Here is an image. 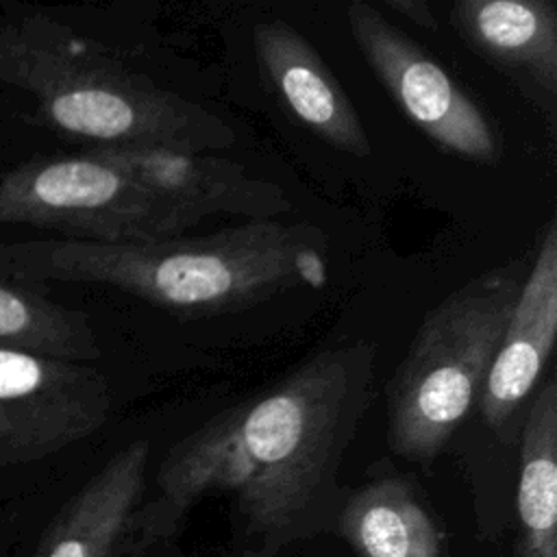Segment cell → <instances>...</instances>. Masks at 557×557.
Returning <instances> with one entry per match:
<instances>
[{
  "mask_svg": "<svg viewBox=\"0 0 557 557\" xmlns=\"http://www.w3.org/2000/svg\"><path fill=\"white\" fill-rule=\"evenodd\" d=\"M0 81L30 94L52 128L98 146L213 152L235 141L231 124L211 109L41 13L0 24Z\"/></svg>",
  "mask_w": 557,
  "mask_h": 557,
  "instance_id": "obj_3",
  "label": "cell"
},
{
  "mask_svg": "<svg viewBox=\"0 0 557 557\" xmlns=\"http://www.w3.org/2000/svg\"><path fill=\"white\" fill-rule=\"evenodd\" d=\"M339 531L359 557H444L446 533L400 474H381L339 509Z\"/></svg>",
  "mask_w": 557,
  "mask_h": 557,
  "instance_id": "obj_13",
  "label": "cell"
},
{
  "mask_svg": "<svg viewBox=\"0 0 557 557\" xmlns=\"http://www.w3.org/2000/svg\"><path fill=\"white\" fill-rule=\"evenodd\" d=\"M150 444L120 448L46 524L28 557H124L146 498Z\"/></svg>",
  "mask_w": 557,
  "mask_h": 557,
  "instance_id": "obj_11",
  "label": "cell"
},
{
  "mask_svg": "<svg viewBox=\"0 0 557 557\" xmlns=\"http://www.w3.org/2000/svg\"><path fill=\"white\" fill-rule=\"evenodd\" d=\"M385 7L422 30H437V17L426 0H385Z\"/></svg>",
  "mask_w": 557,
  "mask_h": 557,
  "instance_id": "obj_16",
  "label": "cell"
},
{
  "mask_svg": "<svg viewBox=\"0 0 557 557\" xmlns=\"http://www.w3.org/2000/svg\"><path fill=\"white\" fill-rule=\"evenodd\" d=\"M516 557H557V383L550 379L524 409L518 470Z\"/></svg>",
  "mask_w": 557,
  "mask_h": 557,
  "instance_id": "obj_14",
  "label": "cell"
},
{
  "mask_svg": "<svg viewBox=\"0 0 557 557\" xmlns=\"http://www.w3.org/2000/svg\"><path fill=\"white\" fill-rule=\"evenodd\" d=\"M376 346L344 339L305 359L252 403L228 407L165 453L128 555L172 537L205 496L231 494L246 557L313 533L337 503V474L374 394Z\"/></svg>",
  "mask_w": 557,
  "mask_h": 557,
  "instance_id": "obj_1",
  "label": "cell"
},
{
  "mask_svg": "<svg viewBox=\"0 0 557 557\" xmlns=\"http://www.w3.org/2000/svg\"><path fill=\"white\" fill-rule=\"evenodd\" d=\"M522 281L520 261L496 265L424 315L385 387L387 442L396 455L433 461L468 418Z\"/></svg>",
  "mask_w": 557,
  "mask_h": 557,
  "instance_id": "obj_4",
  "label": "cell"
},
{
  "mask_svg": "<svg viewBox=\"0 0 557 557\" xmlns=\"http://www.w3.org/2000/svg\"><path fill=\"white\" fill-rule=\"evenodd\" d=\"M346 22L379 83L433 144L483 165L500 159V141L487 113L374 4L350 2Z\"/></svg>",
  "mask_w": 557,
  "mask_h": 557,
  "instance_id": "obj_7",
  "label": "cell"
},
{
  "mask_svg": "<svg viewBox=\"0 0 557 557\" xmlns=\"http://www.w3.org/2000/svg\"><path fill=\"white\" fill-rule=\"evenodd\" d=\"M200 220L91 154L39 157L0 176V226L57 231L63 239L181 237Z\"/></svg>",
  "mask_w": 557,
  "mask_h": 557,
  "instance_id": "obj_5",
  "label": "cell"
},
{
  "mask_svg": "<svg viewBox=\"0 0 557 557\" xmlns=\"http://www.w3.org/2000/svg\"><path fill=\"white\" fill-rule=\"evenodd\" d=\"M13 546H15V540L11 537V529L7 531L4 527H0V557H9Z\"/></svg>",
  "mask_w": 557,
  "mask_h": 557,
  "instance_id": "obj_17",
  "label": "cell"
},
{
  "mask_svg": "<svg viewBox=\"0 0 557 557\" xmlns=\"http://www.w3.org/2000/svg\"><path fill=\"white\" fill-rule=\"evenodd\" d=\"M257 61L285 109L320 139L352 157H370V137L333 70L307 37L283 20L252 28Z\"/></svg>",
  "mask_w": 557,
  "mask_h": 557,
  "instance_id": "obj_12",
  "label": "cell"
},
{
  "mask_svg": "<svg viewBox=\"0 0 557 557\" xmlns=\"http://www.w3.org/2000/svg\"><path fill=\"white\" fill-rule=\"evenodd\" d=\"M557 335V226L550 218L503 329L476 398L481 420L503 431L531 398Z\"/></svg>",
  "mask_w": 557,
  "mask_h": 557,
  "instance_id": "obj_9",
  "label": "cell"
},
{
  "mask_svg": "<svg viewBox=\"0 0 557 557\" xmlns=\"http://www.w3.org/2000/svg\"><path fill=\"white\" fill-rule=\"evenodd\" d=\"M96 283L181 318L255 307L285 289L324 287L326 237L311 224L255 220L198 237L148 242H0V283Z\"/></svg>",
  "mask_w": 557,
  "mask_h": 557,
  "instance_id": "obj_2",
  "label": "cell"
},
{
  "mask_svg": "<svg viewBox=\"0 0 557 557\" xmlns=\"http://www.w3.org/2000/svg\"><path fill=\"white\" fill-rule=\"evenodd\" d=\"M111 407V385L94 363L0 346V470L94 435Z\"/></svg>",
  "mask_w": 557,
  "mask_h": 557,
  "instance_id": "obj_6",
  "label": "cell"
},
{
  "mask_svg": "<svg viewBox=\"0 0 557 557\" xmlns=\"http://www.w3.org/2000/svg\"><path fill=\"white\" fill-rule=\"evenodd\" d=\"M450 24L548 120L557 100V9L550 0H457Z\"/></svg>",
  "mask_w": 557,
  "mask_h": 557,
  "instance_id": "obj_10",
  "label": "cell"
},
{
  "mask_svg": "<svg viewBox=\"0 0 557 557\" xmlns=\"http://www.w3.org/2000/svg\"><path fill=\"white\" fill-rule=\"evenodd\" d=\"M0 346L81 363H94L102 355L87 313L9 283H0Z\"/></svg>",
  "mask_w": 557,
  "mask_h": 557,
  "instance_id": "obj_15",
  "label": "cell"
},
{
  "mask_svg": "<svg viewBox=\"0 0 557 557\" xmlns=\"http://www.w3.org/2000/svg\"><path fill=\"white\" fill-rule=\"evenodd\" d=\"M87 154L174 200L198 220L213 215L244 218V222L278 220L292 211V200L281 185L252 176L244 165L211 152L96 146Z\"/></svg>",
  "mask_w": 557,
  "mask_h": 557,
  "instance_id": "obj_8",
  "label": "cell"
}]
</instances>
